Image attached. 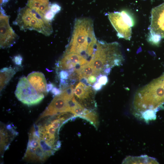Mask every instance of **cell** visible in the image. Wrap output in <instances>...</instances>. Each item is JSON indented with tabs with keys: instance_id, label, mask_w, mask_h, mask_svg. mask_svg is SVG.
Returning <instances> with one entry per match:
<instances>
[{
	"instance_id": "cell-1",
	"label": "cell",
	"mask_w": 164,
	"mask_h": 164,
	"mask_svg": "<svg viewBox=\"0 0 164 164\" xmlns=\"http://www.w3.org/2000/svg\"><path fill=\"white\" fill-rule=\"evenodd\" d=\"M63 124V121L54 115L39 118L29 132L24 160L43 162L54 155L61 146L59 133Z\"/></svg>"
},
{
	"instance_id": "cell-2",
	"label": "cell",
	"mask_w": 164,
	"mask_h": 164,
	"mask_svg": "<svg viewBox=\"0 0 164 164\" xmlns=\"http://www.w3.org/2000/svg\"><path fill=\"white\" fill-rule=\"evenodd\" d=\"M164 104V73L139 89L133 101L136 115L146 121L155 119L156 113Z\"/></svg>"
},
{
	"instance_id": "cell-3",
	"label": "cell",
	"mask_w": 164,
	"mask_h": 164,
	"mask_svg": "<svg viewBox=\"0 0 164 164\" xmlns=\"http://www.w3.org/2000/svg\"><path fill=\"white\" fill-rule=\"evenodd\" d=\"M97 42L92 19L87 17L77 19L64 53L77 54L90 61L94 54Z\"/></svg>"
},
{
	"instance_id": "cell-4",
	"label": "cell",
	"mask_w": 164,
	"mask_h": 164,
	"mask_svg": "<svg viewBox=\"0 0 164 164\" xmlns=\"http://www.w3.org/2000/svg\"><path fill=\"white\" fill-rule=\"evenodd\" d=\"M124 60L121 46L117 42L107 43L97 40L94 56L89 63L94 69L97 77L104 70L122 64Z\"/></svg>"
},
{
	"instance_id": "cell-5",
	"label": "cell",
	"mask_w": 164,
	"mask_h": 164,
	"mask_svg": "<svg viewBox=\"0 0 164 164\" xmlns=\"http://www.w3.org/2000/svg\"><path fill=\"white\" fill-rule=\"evenodd\" d=\"M13 23L21 30H34L46 36L50 35L53 31L51 21L27 6L19 10Z\"/></svg>"
},
{
	"instance_id": "cell-6",
	"label": "cell",
	"mask_w": 164,
	"mask_h": 164,
	"mask_svg": "<svg viewBox=\"0 0 164 164\" xmlns=\"http://www.w3.org/2000/svg\"><path fill=\"white\" fill-rule=\"evenodd\" d=\"M15 94L19 101L28 106L39 104L45 97L38 92L25 77H22L19 80Z\"/></svg>"
},
{
	"instance_id": "cell-7",
	"label": "cell",
	"mask_w": 164,
	"mask_h": 164,
	"mask_svg": "<svg viewBox=\"0 0 164 164\" xmlns=\"http://www.w3.org/2000/svg\"><path fill=\"white\" fill-rule=\"evenodd\" d=\"M9 16L2 10L0 12V47L2 48L11 47L18 39V36L9 25Z\"/></svg>"
},
{
	"instance_id": "cell-8",
	"label": "cell",
	"mask_w": 164,
	"mask_h": 164,
	"mask_svg": "<svg viewBox=\"0 0 164 164\" xmlns=\"http://www.w3.org/2000/svg\"><path fill=\"white\" fill-rule=\"evenodd\" d=\"M74 94L76 100L84 107L92 110L96 107L94 94L91 87L80 82L75 88Z\"/></svg>"
},
{
	"instance_id": "cell-9",
	"label": "cell",
	"mask_w": 164,
	"mask_h": 164,
	"mask_svg": "<svg viewBox=\"0 0 164 164\" xmlns=\"http://www.w3.org/2000/svg\"><path fill=\"white\" fill-rule=\"evenodd\" d=\"M70 99L62 91L61 93L56 96L39 118L52 115L63 112H70L69 104Z\"/></svg>"
},
{
	"instance_id": "cell-10",
	"label": "cell",
	"mask_w": 164,
	"mask_h": 164,
	"mask_svg": "<svg viewBox=\"0 0 164 164\" xmlns=\"http://www.w3.org/2000/svg\"><path fill=\"white\" fill-rule=\"evenodd\" d=\"M111 24L117 32L119 38L130 40L131 37V27L124 18L121 12H114L108 14Z\"/></svg>"
},
{
	"instance_id": "cell-11",
	"label": "cell",
	"mask_w": 164,
	"mask_h": 164,
	"mask_svg": "<svg viewBox=\"0 0 164 164\" xmlns=\"http://www.w3.org/2000/svg\"><path fill=\"white\" fill-rule=\"evenodd\" d=\"M151 16L150 33L164 39V2L152 9Z\"/></svg>"
},
{
	"instance_id": "cell-12",
	"label": "cell",
	"mask_w": 164,
	"mask_h": 164,
	"mask_svg": "<svg viewBox=\"0 0 164 164\" xmlns=\"http://www.w3.org/2000/svg\"><path fill=\"white\" fill-rule=\"evenodd\" d=\"M27 78L38 92L45 96L47 94L48 92L47 84L43 73L39 72H33L29 74Z\"/></svg>"
},
{
	"instance_id": "cell-13",
	"label": "cell",
	"mask_w": 164,
	"mask_h": 164,
	"mask_svg": "<svg viewBox=\"0 0 164 164\" xmlns=\"http://www.w3.org/2000/svg\"><path fill=\"white\" fill-rule=\"evenodd\" d=\"M1 151H5L9 148V144L17 134L13 127L8 125L1 129Z\"/></svg>"
},
{
	"instance_id": "cell-14",
	"label": "cell",
	"mask_w": 164,
	"mask_h": 164,
	"mask_svg": "<svg viewBox=\"0 0 164 164\" xmlns=\"http://www.w3.org/2000/svg\"><path fill=\"white\" fill-rule=\"evenodd\" d=\"M15 72L11 67H5L0 70V90L2 91L11 79Z\"/></svg>"
},
{
	"instance_id": "cell-15",
	"label": "cell",
	"mask_w": 164,
	"mask_h": 164,
	"mask_svg": "<svg viewBox=\"0 0 164 164\" xmlns=\"http://www.w3.org/2000/svg\"><path fill=\"white\" fill-rule=\"evenodd\" d=\"M27 6L44 16L46 13L50 10L49 5L43 4L36 0H28Z\"/></svg>"
},
{
	"instance_id": "cell-16",
	"label": "cell",
	"mask_w": 164,
	"mask_h": 164,
	"mask_svg": "<svg viewBox=\"0 0 164 164\" xmlns=\"http://www.w3.org/2000/svg\"><path fill=\"white\" fill-rule=\"evenodd\" d=\"M80 117L87 120L96 128H97L99 124L98 118L96 112L94 110L85 108L84 112Z\"/></svg>"
},
{
	"instance_id": "cell-17",
	"label": "cell",
	"mask_w": 164,
	"mask_h": 164,
	"mask_svg": "<svg viewBox=\"0 0 164 164\" xmlns=\"http://www.w3.org/2000/svg\"><path fill=\"white\" fill-rule=\"evenodd\" d=\"M93 75L96 77L94 69L88 62L82 66L79 72L78 79L79 80L82 77H85L87 78L89 76Z\"/></svg>"
},
{
	"instance_id": "cell-18",
	"label": "cell",
	"mask_w": 164,
	"mask_h": 164,
	"mask_svg": "<svg viewBox=\"0 0 164 164\" xmlns=\"http://www.w3.org/2000/svg\"><path fill=\"white\" fill-rule=\"evenodd\" d=\"M121 13L128 24L131 26L132 27L134 25V21L132 16L130 13L126 11H123Z\"/></svg>"
},
{
	"instance_id": "cell-19",
	"label": "cell",
	"mask_w": 164,
	"mask_h": 164,
	"mask_svg": "<svg viewBox=\"0 0 164 164\" xmlns=\"http://www.w3.org/2000/svg\"><path fill=\"white\" fill-rule=\"evenodd\" d=\"M149 38V41L152 44L158 45L159 44L161 37L156 35L150 34Z\"/></svg>"
},
{
	"instance_id": "cell-20",
	"label": "cell",
	"mask_w": 164,
	"mask_h": 164,
	"mask_svg": "<svg viewBox=\"0 0 164 164\" xmlns=\"http://www.w3.org/2000/svg\"><path fill=\"white\" fill-rule=\"evenodd\" d=\"M103 85H105L108 82V78L106 75L100 74L97 77V81Z\"/></svg>"
},
{
	"instance_id": "cell-21",
	"label": "cell",
	"mask_w": 164,
	"mask_h": 164,
	"mask_svg": "<svg viewBox=\"0 0 164 164\" xmlns=\"http://www.w3.org/2000/svg\"><path fill=\"white\" fill-rule=\"evenodd\" d=\"M61 7L58 4L54 3L50 6V10L55 14L60 12Z\"/></svg>"
},
{
	"instance_id": "cell-22",
	"label": "cell",
	"mask_w": 164,
	"mask_h": 164,
	"mask_svg": "<svg viewBox=\"0 0 164 164\" xmlns=\"http://www.w3.org/2000/svg\"><path fill=\"white\" fill-rule=\"evenodd\" d=\"M59 76L60 79L66 80L68 79L69 74L66 70H61L60 72Z\"/></svg>"
},
{
	"instance_id": "cell-23",
	"label": "cell",
	"mask_w": 164,
	"mask_h": 164,
	"mask_svg": "<svg viewBox=\"0 0 164 164\" xmlns=\"http://www.w3.org/2000/svg\"><path fill=\"white\" fill-rule=\"evenodd\" d=\"M55 15V14L50 10L45 15V17L47 20L51 21L54 17Z\"/></svg>"
},
{
	"instance_id": "cell-24",
	"label": "cell",
	"mask_w": 164,
	"mask_h": 164,
	"mask_svg": "<svg viewBox=\"0 0 164 164\" xmlns=\"http://www.w3.org/2000/svg\"><path fill=\"white\" fill-rule=\"evenodd\" d=\"M22 60V58L20 55L16 56L13 58V61L17 65H20Z\"/></svg>"
},
{
	"instance_id": "cell-25",
	"label": "cell",
	"mask_w": 164,
	"mask_h": 164,
	"mask_svg": "<svg viewBox=\"0 0 164 164\" xmlns=\"http://www.w3.org/2000/svg\"><path fill=\"white\" fill-rule=\"evenodd\" d=\"M92 87L94 90L98 91L101 90L102 85L98 82L96 81L94 83Z\"/></svg>"
},
{
	"instance_id": "cell-26",
	"label": "cell",
	"mask_w": 164,
	"mask_h": 164,
	"mask_svg": "<svg viewBox=\"0 0 164 164\" xmlns=\"http://www.w3.org/2000/svg\"><path fill=\"white\" fill-rule=\"evenodd\" d=\"M87 80L88 83L91 85L97 81V77L94 75H91L88 77Z\"/></svg>"
},
{
	"instance_id": "cell-27",
	"label": "cell",
	"mask_w": 164,
	"mask_h": 164,
	"mask_svg": "<svg viewBox=\"0 0 164 164\" xmlns=\"http://www.w3.org/2000/svg\"><path fill=\"white\" fill-rule=\"evenodd\" d=\"M80 82L83 83L84 84L88 87H91V85L88 82L87 77H82L79 80Z\"/></svg>"
},
{
	"instance_id": "cell-28",
	"label": "cell",
	"mask_w": 164,
	"mask_h": 164,
	"mask_svg": "<svg viewBox=\"0 0 164 164\" xmlns=\"http://www.w3.org/2000/svg\"><path fill=\"white\" fill-rule=\"evenodd\" d=\"M62 91L57 88L54 87L52 90V92L55 96L60 94Z\"/></svg>"
},
{
	"instance_id": "cell-29",
	"label": "cell",
	"mask_w": 164,
	"mask_h": 164,
	"mask_svg": "<svg viewBox=\"0 0 164 164\" xmlns=\"http://www.w3.org/2000/svg\"><path fill=\"white\" fill-rule=\"evenodd\" d=\"M37 0V1H39V0Z\"/></svg>"
}]
</instances>
